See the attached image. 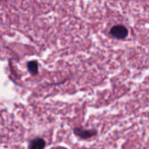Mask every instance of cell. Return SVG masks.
<instances>
[{
    "label": "cell",
    "mask_w": 149,
    "mask_h": 149,
    "mask_svg": "<svg viewBox=\"0 0 149 149\" xmlns=\"http://www.w3.org/2000/svg\"><path fill=\"white\" fill-rule=\"evenodd\" d=\"M110 34L113 36V38H114L116 39H123V38H127V36L128 34V31L123 25H115V26L112 27V29L110 31Z\"/></svg>",
    "instance_id": "cell-1"
}]
</instances>
